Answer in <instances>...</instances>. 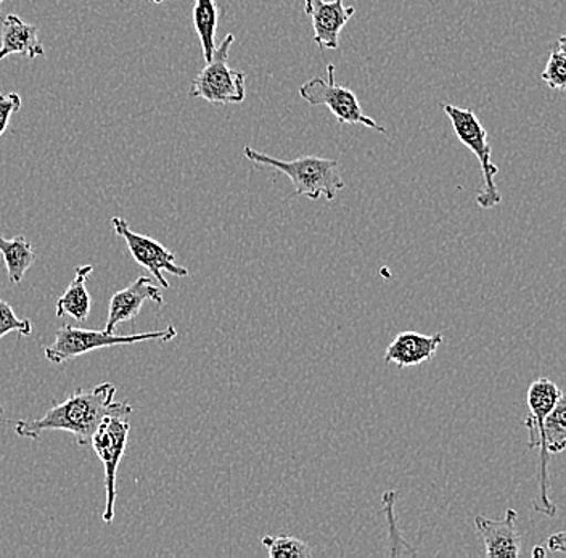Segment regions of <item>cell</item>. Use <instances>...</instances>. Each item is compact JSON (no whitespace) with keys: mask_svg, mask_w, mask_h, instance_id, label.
Masks as SVG:
<instances>
[{"mask_svg":"<svg viewBox=\"0 0 566 558\" xmlns=\"http://www.w3.org/2000/svg\"><path fill=\"white\" fill-rule=\"evenodd\" d=\"M442 340L444 337L441 334L423 335L417 331H402L388 346L385 360L396 364L401 369L420 366L437 355Z\"/></svg>","mask_w":566,"mask_h":558,"instance_id":"12","label":"cell"},{"mask_svg":"<svg viewBox=\"0 0 566 558\" xmlns=\"http://www.w3.org/2000/svg\"><path fill=\"white\" fill-rule=\"evenodd\" d=\"M300 95L307 104L314 107H327L336 122L342 125H360L378 130V133L387 134L384 126L377 125L370 116L364 115L356 94L348 87L338 86L335 83V65L327 66V81L322 77H313V80L304 83L300 87Z\"/></svg>","mask_w":566,"mask_h":558,"instance_id":"7","label":"cell"},{"mask_svg":"<svg viewBox=\"0 0 566 558\" xmlns=\"http://www.w3.org/2000/svg\"><path fill=\"white\" fill-rule=\"evenodd\" d=\"M541 80L547 84L551 90L565 91L566 87V39L558 38L554 51L548 56L546 70L541 74Z\"/></svg>","mask_w":566,"mask_h":558,"instance_id":"19","label":"cell"},{"mask_svg":"<svg viewBox=\"0 0 566 558\" xmlns=\"http://www.w3.org/2000/svg\"><path fill=\"white\" fill-rule=\"evenodd\" d=\"M177 337L176 327L168 325L165 330L147 331V334L116 335L108 331L84 330L65 324L55 334V341L45 348V358L55 366L69 362L77 356L87 355L94 349L112 348L118 345L159 340L169 343Z\"/></svg>","mask_w":566,"mask_h":558,"instance_id":"3","label":"cell"},{"mask_svg":"<svg viewBox=\"0 0 566 558\" xmlns=\"http://www.w3.org/2000/svg\"><path fill=\"white\" fill-rule=\"evenodd\" d=\"M566 535L565 531L557 533L547 539V547L554 552H565L566 549Z\"/></svg>","mask_w":566,"mask_h":558,"instance_id":"23","label":"cell"},{"mask_svg":"<svg viewBox=\"0 0 566 558\" xmlns=\"http://www.w3.org/2000/svg\"><path fill=\"white\" fill-rule=\"evenodd\" d=\"M304 13L311 19L314 42L321 49H336L343 28L353 19L356 9L343 0H304Z\"/></svg>","mask_w":566,"mask_h":558,"instance_id":"9","label":"cell"},{"mask_svg":"<svg viewBox=\"0 0 566 558\" xmlns=\"http://www.w3.org/2000/svg\"><path fill=\"white\" fill-rule=\"evenodd\" d=\"M94 266L83 264L74 271V278L70 282L69 288L56 299V317H63L69 314L77 323H84L92 309V298L87 292V281L91 278Z\"/></svg>","mask_w":566,"mask_h":558,"instance_id":"15","label":"cell"},{"mask_svg":"<svg viewBox=\"0 0 566 558\" xmlns=\"http://www.w3.org/2000/svg\"><path fill=\"white\" fill-rule=\"evenodd\" d=\"M151 3H163L166 2V0H150Z\"/></svg>","mask_w":566,"mask_h":558,"instance_id":"25","label":"cell"},{"mask_svg":"<svg viewBox=\"0 0 566 558\" xmlns=\"http://www.w3.org/2000/svg\"><path fill=\"white\" fill-rule=\"evenodd\" d=\"M129 415H106L91 438V446L94 448L98 461L104 464L105 468L106 504L102 518L106 525L115 518L116 476H118L119 464H122L127 440H129Z\"/></svg>","mask_w":566,"mask_h":558,"instance_id":"6","label":"cell"},{"mask_svg":"<svg viewBox=\"0 0 566 558\" xmlns=\"http://www.w3.org/2000/svg\"><path fill=\"white\" fill-rule=\"evenodd\" d=\"M2 412H3V408H2V404H0V415H2Z\"/></svg>","mask_w":566,"mask_h":558,"instance_id":"26","label":"cell"},{"mask_svg":"<svg viewBox=\"0 0 566 558\" xmlns=\"http://www.w3.org/2000/svg\"><path fill=\"white\" fill-rule=\"evenodd\" d=\"M20 108L21 97L15 92H12V94H0V137L3 136V133H6L7 127L10 125V119Z\"/></svg>","mask_w":566,"mask_h":558,"instance_id":"22","label":"cell"},{"mask_svg":"<svg viewBox=\"0 0 566 558\" xmlns=\"http://www.w3.org/2000/svg\"><path fill=\"white\" fill-rule=\"evenodd\" d=\"M12 331H17L18 335H23V337H30L33 334V324L30 319H18L13 307L0 299V340Z\"/></svg>","mask_w":566,"mask_h":558,"instance_id":"21","label":"cell"},{"mask_svg":"<svg viewBox=\"0 0 566 558\" xmlns=\"http://www.w3.org/2000/svg\"><path fill=\"white\" fill-rule=\"evenodd\" d=\"M384 501V512L388 518L389 525V556H412L416 557L417 552L412 549L409 543H406L405 539L401 538V535L398 533V522H396L395 515V503H396V493L395 491H388V493L384 494L381 497Z\"/></svg>","mask_w":566,"mask_h":558,"instance_id":"20","label":"cell"},{"mask_svg":"<svg viewBox=\"0 0 566 558\" xmlns=\"http://www.w3.org/2000/svg\"><path fill=\"white\" fill-rule=\"evenodd\" d=\"M235 36L228 34L216 45L214 54L195 77L190 97L203 98L210 104L229 105L245 101V74L229 66V52Z\"/></svg>","mask_w":566,"mask_h":558,"instance_id":"4","label":"cell"},{"mask_svg":"<svg viewBox=\"0 0 566 558\" xmlns=\"http://www.w3.org/2000/svg\"><path fill=\"white\" fill-rule=\"evenodd\" d=\"M112 228L113 231L127 243V249H129L130 256L134 257V261H136L139 266L150 272L163 288H169V282L166 281L163 271L169 272V274L176 275V277H189V270L176 264L175 253L169 252V250L163 246L161 243H158L157 240L130 231L126 219L118 217L112 218Z\"/></svg>","mask_w":566,"mask_h":558,"instance_id":"8","label":"cell"},{"mask_svg":"<svg viewBox=\"0 0 566 558\" xmlns=\"http://www.w3.org/2000/svg\"><path fill=\"white\" fill-rule=\"evenodd\" d=\"M449 122L454 127L455 136L478 158L483 171L484 187L476 196V204L483 210L501 204L502 196L495 186L494 178L499 175V168L491 161V145L488 144V130L481 126L473 109L460 108L455 105H442Z\"/></svg>","mask_w":566,"mask_h":558,"instance_id":"5","label":"cell"},{"mask_svg":"<svg viewBox=\"0 0 566 558\" xmlns=\"http://www.w3.org/2000/svg\"><path fill=\"white\" fill-rule=\"evenodd\" d=\"M116 387L113 383L97 385L92 390L77 388L69 399L53 406L44 417L33 420H18L15 433L28 440H41L44 432H69L76 438L80 446L91 444L92 434L106 415L133 414V406L115 402Z\"/></svg>","mask_w":566,"mask_h":558,"instance_id":"1","label":"cell"},{"mask_svg":"<svg viewBox=\"0 0 566 558\" xmlns=\"http://www.w3.org/2000/svg\"><path fill=\"white\" fill-rule=\"evenodd\" d=\"M0 253H2L10 281L13 284H21L35 261L33 245L24 236L18 235L15 239L9 240L0 234Z\"/></svg>","mask_w":566,"mask_h":558,"instance_id":"16","label":"cell"},{"mask_svg":"<svg viewBox=\"0 0 566 558\" xmlns=\"http://www.w3.org/2000/svg\"><path fill=\"white\" fill-rule=\"evenodd\" d=\"M263 546L271 558H310L313 557L310 544L290 535L264 536Z\"/></svg>","mask_w":566,"mask_h":558,"instance_id":"18","label":"cell"},{"mask_svg":"<svg viewBox=\"0 0 566 558\" xmlns=\"http://www.w3.org/2000/svg\"><path fill=\"white\" fill-rule=\"evenodd\" d=\"M13 54L35 59L44 55V48L39 41L38 27L27 23L20 17L7 15L2 20V33H0V60Z\"/></svg>","mask_w":566,"mask_h":558,"instance_id":"14","label":"cell"},{"mask_svg":"<svg viewBox=\"0 0 566 558\" xmlns=\"http://www.w3.org/2000/svg\"><path fill=\"white\" fill-rule=\"evenodd\" d=\"M533 557H546V550H544V547L537 546L536 549L533 550Z\"/></svg>","mask_w":566,"mask_h":558,"instance_id":"24","label":"cell"},{"mask_svg":"<svg viewBox=\"0 0 566 558\" xmlns=\"http://www.w3.org/2000/svg\"><path fill=\"white\" fill-rule=\"evenodd\" d=\"M193 27L200 39L205 62H210L216 49V30H218V3L216 0H195Z\"/></svg>","mask_w":566,"mask_h":558,"instance_id":"17","label":"cell"},{"mask_svg":"<svg viewBox=\"0 0 566 558\" xmlns=\"http://www.w3.org/2000/svg\"><path fill=\"white\" fill-rule=\"evenodd\" d=\"M245 157L254 165L277 169L292 180L295 186L293 197H307L310 200H335L336 193L345 189V180L336 171L338 161L331 158L301 157L292 161L277 160L261 154L254 148L245 147Z\"/></svg>","mask_w":566,"mask_h":558,"instance_id":"2","label":"cell"},{"mask_svg":"<svg viewBox=\"0 0 566 558\" xmlns=\"http://www.w3.org/2000/svg\"><path fill=\"white\" fill-rule=\"evenodd\" d=\"M3 2H6V0H0V7H2Z\"/></svg>","mask_w":566,"mask_h":558,"instance_id":"27","label":"cell"},{"mask_svg":"<svg viewBox=\"0 0 566 558\" xmlns=\"http://www.w3.org/2000/svg\"><path fill=\"white\" fill-rule=\"evenodd\" d=\"M518 512L509 508L504 520L476 515L475 526L478 535L484 544V554L490 558H518L522 554V533L516 529Z\"/></svg>","mask_w":566,"mask_h":558,"instance_id":"11","label":"cell"},{"mask_svg":"<svg viewBox=\"0 0 566 558\" xmlns=\"http://www.w3.org/2000/svg\"><path fill=\"white\" fill-rule=\"evenodd\" d=\"M147 302L163 305L161 288L151 284L150 277H139L126 288L119 289L109 299L108 319H106L105 331L116 334V327L122 323H134L139 316L142 306Z\"/></svg>","mask_w":566,"mask_h":558,"instance_id":"10","label":"cell"},{"mask_svg":"<svg viewBox=\"0 0 566 558\" xmlns=\"http://www.w3.org/2000/svg\"><path fill=\"white\" fill-rule=\"evenodd\" d=\"M560 398H564V391L552 380L537 379L530 387V414L525 419V427L530 433V448H539V454L543 451L544 420Z\"/></svg>","mask_w":566,"mask_h":558,"instance_id":"13","label":"cell"}]
</instances>
